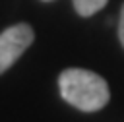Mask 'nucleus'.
Instances as JSON below:
<instances>
[{"label":"nucleus","instance_id":"obj_2","mask_svg":"<svg viewBox=\"0 0 124 122\" xmlns=\"http://www.w3.org/2000/svg\"><path fill=\"white\" fill-rule=\"evenodd\" d=\"M35 33L31 25L17 23L0 33V74L6 72L33 43Z\"/></svg>","mask_w":124,"mask_h":122},{"label":"nucleus","instance_id":"obj_1","mask_svg":"<svg viewBox=\"0 0 124 122\" xmlns=\"http://www.w3.org/2000/svg\"><path fill=\"white\" fill-rule=\"evenodd\" d=\"M58 85L62 99L83 112H93L103 108L110 97L107 81L99 74L83 68L64 70L58 77Z\"/></svg>","mask_w":124,"mask_h":122},{"label":"nucleus","instance_id":"obj_4","mask_svg":"<svg viewBox=\"0 0 124 122\" xmlns=\"http://www.w3.org/2000/svg\"><path fill=\"white\" fill-rule=\"evenodd\" d=\"M118 37H120V43L124 46V6L120 10V21H118Z\"/></svg>","mask_w":124,"mask_h":122},{"label":"nucleus","instance_id":"obj_3","mask_svg":"<svg viewBox=\"0 0 124 122\" xmlns=\"http://www.w3.org/2000/svg\"><path fill=\"white\" fill-rule=\"evenodd\" d=\"M108 0H74V8L81 17H89L93 14H97L101 8H105Z\"/></svg>","mask_w":124,"mask_h":122}]
</instances>
